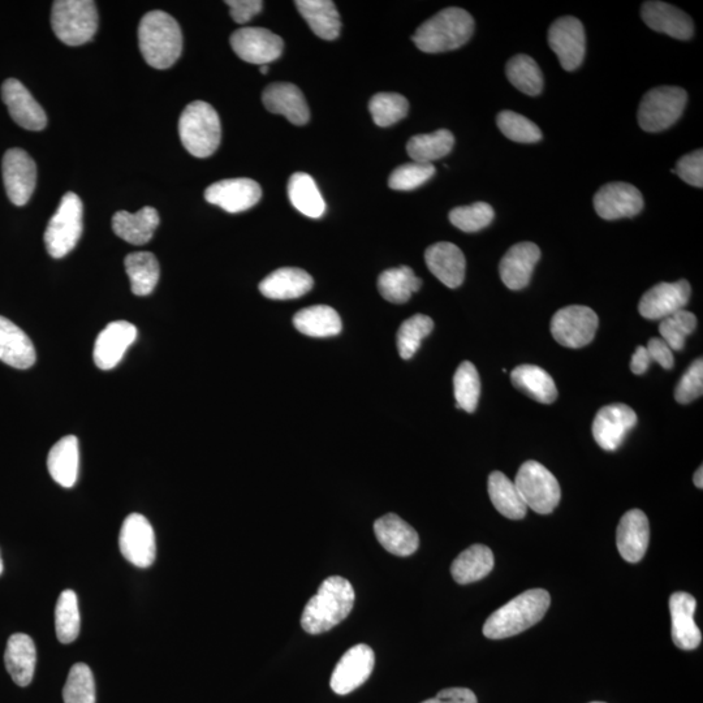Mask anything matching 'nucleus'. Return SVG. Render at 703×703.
<instances>
[{
  "label": "nucleus",
  "instance_id": "f257e3e1",
  "mask_svg": "<svg viewBox=\"0 0 703 703\" xmlns=\"http://www.w3.org/2000/svg\"><path fill=\"white\" fill-rule=\"evenodd\" d=\"M355 589L344 577L331 576L306 603L301 627L309 635H322L342 623L355 605Z\"/></svg>",
  "mask_w": 703,
  "mask_h": 703
},
{
  "label": "nucleus",
  "instance_id": "f03ea898",
  "mask_svg": "<svg viewBox=\"0 0 703 703\" xmlns=\"http://www.w3.org/2000/svg\"><path fill=\"white\" fill-rule=\"evenodd\" d=\"M140 51L146 63L155 69H167L183 53V33L174 17L163 11H152L142 17L138 27Z\"/></svg>",
  "mask_w": 703,
  "mask_h": 703
},
{
  "label": "nucleus",
  "instance_id": "7ed1b4c3",
  "mask_svg": "<svg viewBox=\"0 0 703 703\" xmlns=\"http://www.w3.org/2000/svg\"><path fill=\"white\" fill-rule=\"evenodd\" d=\"M550 603V594L546 590L533 589L521 593L490 615L483 625V635L490 640L519 635L545 618Z\"/></svg>",
  "mask_w": 703,
  "mask_h": 703
},
{
  "label": "nucleus",
  "instance_id": "20e7f679",
  "mask_svg": "<svg viewBox=\"0 0 703 703\" xmlns=\"http://www.w3.org/2000/svg\"><path fill=\"white\" fill-rule=\"evenodd\" d=\"M474 33V20L463 8L450 7L425 21L412 40L424 53L438 54L460 49Z\"/></svg>",
  "mask_w": 703,
  "mask_h": 703
},
{
  "label": "nucleus",
  "instance_id": "39448f33",
  "mask_svg": "<svg viewBox=\"0 0 703 703\" xmlns=\"http://www.w3.org/2000/svg\"><path fill=\"white\" fill-rule=\"evenodd\" d=\"M179 135L181 144L193 157H210L217 152L222 140L218 112L204 101L192 102L180 116Z\"/></svg>",
  "mask_w": 703,
  "mask_h": 703
},
{
  "label": "nucleus",
  "instance_id": "423d86ee",
  "mask_svg": "<svg viewBox=\"0 0 703 703\" xmlns=\"http://www.w3.org/2000/svg\"><path fill=\"white\" fill-rule=\"evenodd\" d=\"M98 11L92 0H58L51 10V25L60 41L81 46L93 40L98 30Z\"/></svg>",
  "mask_w": 703,
  "mask_h": 703
},
{
  "label": "nucleus",
  "instance_id": "0eeeda50",
  "mask_svg": "<svg viewBox=\"0 0 703 703\" xmlns=\"http://www.w3.org/2000/svg\"><path fill=\"white\" fill-rule=\"evenodd\" d=\"M83 213L81 198L73 192L64 194L45 232L46 249L51 257L63 258L75 249L83 234Z\"/></svg>",
  "mask_w": 703,
  "mask_h": 703
},
{
  "label": "nucleus",
  "instance_id": "6e6552de",
  "mask_svg": "<svg viewBox=\"0 0 703 703\" xmlns=\"http://www.w3.org/2000/svg\"><path fill=\"white\" fill-rule=\"evenodd\" d=\"M687 101V92L679 86L651 89L638 107V124L646 132L666 131L683 115Z\"/></svg>",
  "mask_w": 703,
  "mask_h": 703
},
{
  "label": "nucleus",
  "instance_id": "1a4fd4ad",
  "mask_svg": "<svg viewBox=\"0 0 703 703\" xmlns=\"http://www.w3.org/2000/svg\"><path fill=\"white\" fill-rule=\"evenodd\" d=\"M515 486L525 506L541 515L558 507L562 491L554 474L537 461H526L517 472Z\"/></svg>",
  "mask_w": 703,
  "mask_h": 703
},
{
  "label": "nucleus",
  "instance_id": "9d476101",
  "mask_svg": "<svg viewBox=\"0 0 703 703\" xmlns=\"http://www.w3.org/2000/svg\"><path fill=\"white\" fill-rule=\"evenodd\" d=\"M599 325L597 313L588 306L572 305L551 319V334L563 347L579 349L593 342Z\"/></svg>",
  "mask_w": 703,
  "mask_h": 703
},
{
  "label": "nucleus",
  "instance_id": "9b49d317",
  "mask_svg": "<svg viewBox=\"0 0 703 703\" xmlns=\"http://www.w3.org/2000/svg\"><path fill=\"white\" fill-rule=\"evenodd\" d=\"M120 551L125 559L138 568L152 566L157 555L152 524L140 513H132L124 520L119 536Z\"/></svg>",
  "mask_w": 703,
  "mask_h": 703
},
{
  "label": "nucleus",
  "instance_id": "f8f14e48",
  "mask_svg": "<svg viewBox=\"0 0 703 703\" xmlns=\"http://www.w3.org/2000/svg\"><path fill=\"white\" fill-rule=\"evenodd\" d=\"M549 45L558 56L560 66L575 71L584 62L586 37L584 25L573 16H563L549 29Z\"/></svg>",
  "mask_w": 703,
  "mask_h": 703
},
{
  "label": "nucleus",
  "instance_id": "ddd939ff",
  "mask_svg": "<svg viewBox=\"0 0 703 703\" xmlns=\"http://www.w3.org/2000/svg\"><path fill=\"white\" fill-rule=\"evenodd\" d=\"M231 46L235 54L250 64L267 66L282 56V38L265 28H241L231 36Z\"/></svg>",
  "mask_w": 703,
  "mask_h": 703
},
{
  "label": "nucleus",
  "instance_id": "4468645a",
  "mask_svg": "<svg viewBox=\"0 0 703 703\" xmlns=\"http://www.w3.org/2000/svg\"><path fill=\"white\" fill-rule=\"evenodd\" d=\"M2 168L4 188L12 204L27 205L36 189V162L24 150L10 149L4 154Z\"/></svg>",
  "mask_w": 703,
  "mask_h": 703
},
{
  "label": "nucleus",
  "instance_id": "2eb2a0df",
  "mask_svg": "<svg viewBox=\"0 0 703 703\" xmlns=\"http://www.w3.org/2000/svg\"><path fill=\"white\" fill-rule=\"evenodd\" d=\"M375 655L370 646L359 644L349 649L336 664L330 685L339 696H347L366 683L374 670Z\"/></svg>",
  "mask_w": 703,
  "mask_h": 703
},
{
  "label": "nucleus",
  "instance_id": "dca6fc26",
  "mask_svg": "<svg viewBox=\"0 0 703 703\" xmlns=\"http://www.w3.org/2000/svg\"><path fill=\"white\" fill-rule=\"evenodd\" d=\"M594 209L602 219L616 221L633 218L644 209V197L635 185L628 183H608L594 196Z\"/></svg>",
  "mask_w": 703,
  "mask_h": 703
},
{
  "label": "nucleus",
  "instance_id": "f3484780",
  "mask_svg": "<svg viewBox=\"0 0 703 703\" xmlns=\"http://www.w3.org/2000/svg\"><path fill=\"white\" fill-rule=\"evenodd\" d=\"M636 424L637 414L628 405H606L594 418L593 437L603 450L616 451Z\"/></svg>",
  "mask_w": 703,
  "mask_h": 703
},
{
  "label": "nucleus",
  "instance_id": "a211bd4d",
  "mask_svg": "<svg viewBox=\"0 0 703 703\" xmlns=\"http://www.w3.org/2000/svg\"><path fill=\"white\" fill-rule=\"evenodd\" d=\"M262 189L252 179H227L210 185L205 200L231 214L243 213L260 202Z\"/></svg>",
  "mask_w": 703,
  "mask_h": 703
},
{
  "label": "nucleus",
  "instance_id": "6ab92c4d",
  "mask_svg": "<svg viewBox=\"0 0 703 703\" xmlns=\"http://www.w3.org/2000/svg\"><path fill=\"white\" fill-rule=\"evenodd\" d=\"M690 292V284L684 279L676 283H659L642 296L638 310L642 317L650 321H662L685 309Z\"/></svg>",
  "mask_w": 703,
  "mask_h": 703
},
{
  "label": "nucleus",
  "instance_id": "aec40b11",
  "mask_svg": "<svg viewBox=\"0 0 703 703\" xmlns=\"http://www.w3.org/2000/svg\"><path fill=\"white\" fill-rule=\"evenodd\" d=\"M137 338L135 325L127 321L111 322L98 335L94 345V362L101 370H111L123 360L125 352Z\"/></svg>",
  "mask_w": 703,
  "mask_h": 703
},
{
  "label": "nucleus",
  "instance_id": "412c9836",
  "mask_svg": "<svg viewBox=\"0 0 703 703\" xmlns=\"http://www.w3.org/2000/svg\"><path fill=\"white\" fill-rule=\"evenodd\" d=\"M2 98L11 118L28 131H42L47 125V116L40 103L19 80L8 79L2 86Z\"/></svg>",
  "mask_w": 703,
  "mask_h": 703
},
{
  "label": "nucleus",
  "instance_id": "4be33fe9",
  "mask_svg": "<svg viewBox=\"0 0 703 703\" xmlns=\"http://www.w3.org/2000/svg\"><path fill=\"white\" fill-rule=\"evenodd\" d=\"M541 258V250L533 243L513 245L499 263L502 282L512 291L524 290L532 279L534 267Z\"/></svg>",
  "mask_w": 703,
  "mask_h": 703
},
{
  "label": "nucleus",
  "instance_id": "5701e85b",
  "mask_svg": "<svg viewBox=\"0 0 703 703\" xmlns=\"http://www.w3.org/2000/svg\"><path fill=\"white\" fill-rule=\"evenodd\" d=\"M649 539V520L644 512L631 510L621 517L616 533V545L625 562H640L648 551Z\"/></svg>",
  "mask_w": 703,
  "mask_h": 703
},
{
  "label": "nucleus",
  "instance_id": "b1692460",
  "mask_svg": "<svg viewBox=\"0 0 703 703\" xmlns=\"http://www.w3.org/2000/svg\"><path fill=\"white\" fill-rule=\"evenodd\" d=\"M696 607L697 601L693 595L684 592L671 595L672 640L681 650H694L701 644V631L694 621Z\"/></svg>",
  "mask_w": 703,
  "mask_h": 703
},
{
  "label": "nucleus",
  "instance_id": "393cba45",
  "mask_svg": "<svg viewBox=\"0 0 703 703\" xmlns=\"http://www.w3.org/2000/svg\"><path fill=\"white\" fill-rule=\"evenodd\" d=\"M642 20L650 29L667 34L676 40L687 41L693 37L692 19L671 4L664 2H646L641 10Z\"/></svg>",
  "mask_w": 703,
  "mask_h": 703
},
{
  "label": "nucleus",
  "instance_id": "a878e982",
  "mask_svg": "<svg viewBox=\"0 0 703 703\" xmlns=\"http://www.w3.org/2000/svg\"><path fill=\"white\" fill-rule=\"evenodd\" d=\"M425 261L431 274L448 288H457L464 283L467 261L459 247L452 243L431 245L425 252Z\"/></svg>",
  "mask_w": 703,
  "mask_h": 703
},
{
  "label": "nucleus",
  "instance_id": "bb28decb",
  "mask_svg": "<svg viewBox=\"0 0 703 703\" xmlns=\"http://www.w3.org/2000/svg\"><path fill=\"white\" fill-rule=\"evenodd\" d=\"M263 105L273 114L283 115L288 122L305 125L310 111L303 92L296 85L276 83L267 86L262 96Z\"/></svg>",
  "mask_w": 703,
  "mask_h": 703
},
{
  "label": "nucleus",
  "instance_id": "cd10ccee",
  "mask_svg": "<svg viewBox=\"0 0 703 703\" xmlns=\"http://www.w3.org/2000/svg\"><path fill=\"white\" fill-rule=\"evenodd\" d=\"M374 533L383 549L396 556H411L420 546V537L411 525L395 513L375 521Z\"/></svg>",
  "mask_w": 703,
  "mask_h": 703
},
{
  "label": "nucleus",
  "instance_id": "c85d7f7f",
  "mask_svg": "<svg viewBox=\"0 0 703 703\" xmlns=\"http://www.w3.org/2000/svg\"><path fill=\"white\" fill-rule=\"evenodd\" d=\"M32 340L10 319L0 317V361L16 369H29L36 364Z\"/></svg>",
  "mask_w": 703,
  "mask_h": 703
},
{
  "label": "nucleus",
  "instance_id": "c756f323",
  "mask_svg": "<svg viewBox=\"0 0 703 703\" xmlns=\"http://www.w3.org/2000/svg\"><path fill=\"white\" fill-rule=\"evenodd\" d=\"M159 222L158 211L152 206L142 207L135 214L118 211L112 218V231L129 244L144 245L153 239Z\"/></svg>",
  "mask_w": 703,
  "mask_h": 703
},
{
  "label": "nucleus",
  "instance_id": "7c9ffc66",
  "mask_svg": "<svg viewBox=\"0 0 703 703\" xmlns=\"http://www.w3.org/2000/svg\"><path fill=\"white\" fill-rule=\"evenodd\" d=\"M313 278L297 267H283L266 276L260 284L263 296L271 300H293L312 291Z\"/></svg>",
  "mask_w": 703,
  "mask_h": 703
},
{
  "label": "nucleus",
  "instance_id": "2f4dec72",
  "mask_svg": "<svg viewBox=\"0 0 703 703\" xmlns=\"http://www.w3.org/2000/svg\"><path fill=\"white\" fill-rule=\"evenodd\" d=\"M4 663L14 683L21 688L28 687L37 663V650L32 638L24 633L12 635L7 642Z\"/></svg>",
  "mask_w": 703,
  "mask_h": 703
},
{
  "label": "nucleus",
  "instance_id": "473e14b6",
  "mask_svg": "<svg viewBox=\"0 0 703 703\" xmlns=\"http://www.w3.org/2000/svg\"><path fill=\"white\" fill-rule=\"evenodd\" d=\"M80 450L75 435H67L51 448L47 457V468L51 477L60 486L71 489L79 476Z\"/></svg>",
  "mask_w": 703,
  "mask_h": 703
},
{
  "label": "nucleus",
  "instance_id": "72a5a7b5",
  "mask_svg": "<svg viewBox=\"0 0 703 703\" xmlns=\"http://www.w3.org/2000/svg\"><path fill=\"white\" fill-rule=\"evenodd\" d=\"M297 10L304 17L314 34L322 40L334 41L339 37L342 21L334 2L330 0H297Z\"/></svg>",
  "mask_w": 703,
  "mask_h": 703
},
{
  "label": "nucleus",
  "instance_id": "f704fd0d",
  "mask_svg": "<svg viewBox=\"0 0 703 703\" xmlns=\"http://www.w3.org/2000/svg\"><path fill=\"white\" fill-rule=\"evenodd\" d=\"M513 386L538 403L552 404L558 398V388L551 375L536 365H521L512 370Z\"/></svg>",
  "mask_w": 703,
  "mask_h": 703
},
{
  "label": "nucleus",
  "instance_id": "c9c22d12",
  "mask_svg": "<svg viewBox=\"0 0 703 703\" xmlns=\"http://www.w3.org/2000/svg\"><path fill=\"white\" fill-rule=\"evenodd\" d=\"M494 568V554L487 546L473 545L461 552L451 567L452 577L460 585L485 579Z\"/></svg>",
  "mask_w": 703,
  "mask_h": 703
},
{
  "label": "nucleus",
  "instance_id": "e433bc0d",
  "mask_svg": "<svg viewBox=\"0 0 703 703\" xmlns=\"http://www.w3.org/2000/svg\"><path fill=\"white\" fill-rule=\"evenodd\" d=\"M296 330L312 338H330L342 332V319L331 306L316 305L300 310L293 317Z\"/></svg>",
  "mask_w": 703,
  "mask_h": 703
},
{
  "label": "nucleus",
  "instance_id": "4c0bfd02",
  "mask_svg": "<svg viewBox=\"0 0 703 703\" xmlns=\"http://www.w3.org/2000/svg\"><path fill=\"white\" fill-rule=\"evenodd\" d=\"M487 490H489L491 502L500 515L511 520L524 519L528 507L525 506L523 498L517 491L515 482H512L506 474L502 472L491 473Z\"/></svg>",
  "mask_w": 703,
  "mask_h": 703
},
{
  "label": "nucleus",
  "instance_id": "58836bf2",
  "mask_svg": "<svg viewBox=\"0 0 703 703\" xmlns=\"http://www.w3.org/2000/svg\"><path fill=\"white\" fill-rule=\"evenodd\" d=\"M132 292L136 296H148L155 290L161 276L157 257L149 252L128 254L124 261Z\"/></svg>",
  "mask_w": 703,
  "mask_h": 703
},
{
  "label": "nucleus",
  "instance_id": "ea45409f",
  "mask_svg": "<svg viewBox=\"0 0 703 703\" xmlns=\"http://www.w3.org/2000/svg\"><path fill=\"white\" fill-rule=\"evenodd\" d=\"M288 197L291 204L306 217L318 219L326 211V202L323 200L316 181L305 172H296L288 183Z\"/></svg>",
  "mask_w": 703,
  "mask_h": 703
},
{
  "label": "nucleus",
  "instance_id": "a19ab883",
  "mask_svg": "<svg viewBox=\"0 0 703 703\" xmlns=\"http://www.w3.org/2000/svg\"><path fill=\"white\" fill-rule=\"evenodd\" d=\"M421 286L422 280L408 266L383 271L378 279L379 293L392 304L407 303L413 293L420 291Z\"/></svg>",
  "mask_w": 703,
  "mask_h": 703
},
{
  "label": "nucleus",
  "instance_id": "79ce46f5",
  "mask_svg": "<svg viewBox=\"0 0 703 703\" xmlns=\"http://www.w3.org/2000/svg\"><path fill=\"white\" fill-rule=\"evenodd\" d=\"M455 145V137L447 129H439L430 135H418L411 138L407 144V152L413 162L433 165L451 153Z\"/></svg>",
  "mask_w": 703,
  "mask_h": 703
},
{
  "label": "nucleus",
  "instance_id": "37998d69",
  "mask_svg": "<svg viewBox=\"0 0 703 703\" xmlns=\"http://www.w3.org/2000/svg\"><path fill=\"white\" fill-rule=\"evenodd\" d=\"M506 73L508 81L526 96H538L543 89V75L536 60L519 54L508 60Z\"/></svg>",
  "mask_w": 703,
  "mask_h": 703
},
{
  "label": "nucleus",
  "instance_id": "c03bdc74",
  "mask_svg": "<svg viewBox=\"0 0 703 703\" xmlns=\"http://www.w3.org/2000/svg\"><path fill=\"white\" fill-rule=\"evenodd\" d=\"M80 610L77 595L73 590H64L56 602L55 631L62 644H71L79 637Z\"/></svg>",
  "mask_w": 703,
  "mask_h": 703
},
{
  "label": "nucleus",
  "instance_id": "a18cd8bd",
  "mask_svg": "<svg viewBox=\"0 0 703 703\" xmlns=\"http://www.w3.org/2000/svg\"><path fill=\"white\" fill-rule=\"evenodd\" d=\"M456 408L473 413L478 407L481 395V379L476 366L464 361L457 368L454 377Z\"/></svg>",
  "mask_w": 703,
  "mask_h": 703
},
{
  "label": "nucleus",
  "instance_id": "49530a36",
  "mask_svg": "<svg viewBox=\"0 0 703 703\" xmlns=\"http://www.w3.org/2000/svg\"><path fill=\"white\" fill-rule=\"evenodd\" d=\"M370 114L378 127H391L408 115L409 103L407 98L398 93H379L370 99Z\"/></svg>",
  "mask_w": 703,
  "mask_h": 703
},
{
  "label": "nucleus",
  "instance_id": "de8ad7c7",
  "mask_svg": "<svg viewBox=\"0 0 703 703\" xmlns=\"http://www.w3.org/2000/svg\"><path fill=\"white\" fill-rule=\"evenodd\" d=\"M433 329V319L424 314H416L403 322L398 331V349L401 359H412L420 348L422 340L429 336Z\"/></svg>",
  "mask_w": 703,
  "mask_h": 703
},
{
  "label": "nucleus",
  "instance_id": "09e8293b",
  "mask_svg": "<svg viewBox=\"0 0 703 703\" xmlns=\"http://www.w3.org/2000/svg\"><path fill=\"white\" fill-rule=\"evenodd\" d=\"M64 703H96V681L85 663L71 668L63 689Z\"/></svg>",
  "mask_w": 703,
  "mask_h": 703
},
{
  "label": "nucleus",
  "instance_id": "8fccbe9b",
  "mask_svg": "<svg viewBox=\"0 0 703 703\" xmlns=\"http://www.w3.org/2000/svg\"><path fill=\"white\" fill-rule=\"evenodd\" d=\"M697 327V318L688 310H680L672 316L662 319L659 325L664 343L671 348V351H683L687 338Z\"/></svg>",
  "mask_w": 703,
  "mask_h": 703
},
{
  "label": "nucleus",
  "instance_id": "3c124183",
  "mask_svg": "<svg viewBox=\"0 0 703 703\" xmlns=\"http://www.w3.org/2000/svg\"><path fill=\"white\" fill-rule=\"evenodd\" d=\"M497 124L500 132L511 141L520 142V144H534L541 141L542 131L538 125L517 112L510 110L499 112Z\"/></svg>",
  "mask_w": 703,
  "mask_h": 703
},
{
  "label": "nucleus",
  "instance_id": "603ef678",
  "mask_svg": "<svg viewBox=\"0 0 703 703\" xmlns=\"http://www.w3.org/2000/svg\"><path fill=\"white\" fill-rule=\"evenodd\" d=\"M494 209L486 202H476L469 206H460L450 213V221L460 231L478 232L490 226L494 219Z\"/></svg>",
  "mask_w": 703,
  "mask_h": 703
},
{
  "label": "nucleus",
  "instance_id": "864d4df0",
  "mask_svg": "<svg viewBox=\"0 0 703 703\" xmlns=\"http://www.w3.org/2000/svg\"><path fill=\"white\" fill-rule=\"evenodd\" d=\"M434 174L435 167L433 165L412 162L392 171L390 179H388V185L394 191L409 192L428 183Z\"/></svg>",
  "mask_w": 703,
  "mask_h": 703
},
{
  "label": "nucleus",
  "instance_id": "5fc2aeb1",
  "mask_svg": "<svg viewBox=\"0 0 703 703\" xmlns=\"http://www.w3.org/2000/svg\"><path fill=\"white\" fill-rule=\"evenodd\" d=\"M703 394V362L702 359L693 361L687 372L681 377L676 386L675 399L680 404H689L701 398Z\"/></svg>",
  "mask_w": 703,
  "mask_h": 703
},
{
  "label": "nucleus",
  "instance_id": "6e6d98bb",
  "mask_svg": "<svg viewBox=\"0 0 703 703\" xmlns=\"http://www.w3.org/2000/svg\"><path fill=\"white\" fill-rule=\"evenodd\" d=\"M679 175L685 183L696 188L703 187V152L702 149L684 155L676 163V170L672 171Z\"/></svg>",
  "mask_w": 703,
  "mask_h": 703
},
{
  "label": "nucleus",
  "instance_id": "4d7b16f0",
  "mask_svg": "<svg viewBox=\"0 0 703 703\" xmlns=\"http://www.w3.org/2000/svg\"><path fill=\"white\" fill-rule=\"evenodd\" d=\"M226 4L230 7L232 19L240 25L249 23L263 8L261 0H227Z\"/></svg>",
  "mask_w": 703,
  "mask_h": 703
},
{
  "label": "nucleus",
  "instance_id": "13d9d810",
  "mask_svg": "<svg viewBox=\"0 0 703 703\" xmlns=\"http://www.w3.org/2000/svg\"><path fill=\"white\" fill-rule=\"evenodd\" d=\"M646 349H648L651 362H657V364L661 365L662 368L666 370L674 368V353H672L671 348L664 343L663 339H650Z\"/></svg>",
  "mask_w": 703,
  "mask_h": 703
},
{
  "label": "nucleus",
  "instance_id": "bf43d9fd",
  "mask_svg": "<svg viewBox=\"0 0 703 703\" xmlns=\"http://www.w3.org/2000/svg\"><path fill=\"white\" fill-rule=\"evenodd\" d=\"M422 703H478L476 694L467 688L443 689L434 698Z\"/></svg>",
  "mask_w": 703,
  "mask_h": 703
},
{
  "label": "nucleus",
  "instance_id": "052dcab7",
  "mask_svg": "<svg viewBox=\"0 0 703 703\" xmlns=\"http://www.w3.org/2000/svg\"><path fill=\"white\" fill-rule=\"evenodd\" d=\"M651 364V359L649 356L648 349L646 347H637L636 352L633 353L631 361V370L633 374L642 375L648 372L649 366Z\"/></svg>",
  "mask_w": 703,
  "mask_h": 703
},
{
  "label": "nucleus",
  "instance_id": "680f3d73",
  "mask_svg": "<svg viewBox=\"0 0 703 703\" xmlns=\"http://www.w3.org/2000/svg\"><path fill=\"white\" fill-rule=\"evenodd\" d=\"M694 485L698 487V489H702L703 487V468L700 467L698 468L697 472L694 473Z\"/></svg>",
  "mask_w": 703,
  "mask_h": 703
},
{
  "label": "nucleus",
  "instance_id": "e2e57ef3",
  "mask_svg": "<svg viewBox=\"0 0 703 703\" xmlns=\"http://www.w3.org/2000/svg\"><path fill=\"white\" fill-rule=\"evenodd\" d=\"M260 71H261L262 75H266V73H269V67L261 66Z\"/></svg>",
  "mask_w": 703,
  "mask_h": 703
},
{
  "label": "nucleus",
  "instance_id": "0e129e2a",
  "mask_svg": "<svg viewBox=\"0 0 703 703\" xmlns=\"http://www.w3.org/2000/svg\"><path fill=\"white\" fill-rule=\"evenodd\" d=\"M3 569H4L3 559H2V555H0V576H2Z\"/></svg>",
  "mask_w": 703,
  "mask_h": 703
},
{
  "label": "nucleus",
  "instance_id": "69168bd1",
  "mask_svg": "<svg viewBox=\"0 0 703 703\" xmlns=\"http://www.w3.org/2000/svg\"><path fill=\"white\" fill-rule=\"evenodd\" d=\"M592 703H605V702H592Z\"/></svg>",
  "mask_w": 703,
  "mask_h": 703
}]
</instances>
